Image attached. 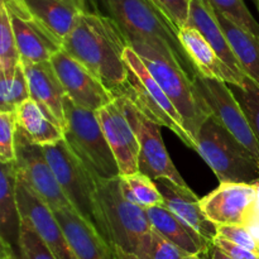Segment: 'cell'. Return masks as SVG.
Returning <instances> with one entry per match:
<instances>
[{
	"label": "cell",
	"mask_w": 259,
	"mask_h": 259,
	"mask_svg": "<svg viewBox=\"0 0 259 259\" xmlns=\"http://www.w3.org/2000/svg\"><path fill=\"white\" fill-rule=\"evenodd\" d=\"M125 37L113 19L99 13H80L62 50L85 66L118 98L125 86L129 68L124 61Z\"/></svg>",
	"instance_id": "obj_1"
},
{
	"label": "cell",
	"mask_w": 259,
	"mask_h": 259,
	"mask_svg": "<svg viewBox=\"0 0 259 259\" xmlns=\"http://www.w3.org/2000/svg\"><path fill=\"white\" fill-rule=\"evenodd\" d=\"M91 9L118 24L129 46L146 43L176 62L190 77L196 70L179 39V32L151 0H90Z\"/></svg>",
	"instance_id": "obj_2"
},
{
	"label": "cell",
	"mask_w": 259,
	"mask_h": 259,
	"mask_svg": "<svg viewBox=\"0 0 259 259\" xmlns=\"http://www.w3.org/2000/svg\"><path fill=\"white\" fill-rule=\"evenodd\" d=\"M95 184L96 229L111 247L134 254L141 240L152 230L147 210L125 199L120 189V176H95Z\"/></svg>",
	"instance_id": "obj_3"
},
{
	"label": "cell",
	"mask_w": 259,
	"mask_h": 259,
	"mask_svg": "<svg viewBox=\"0 0 259 259\" xmlns=\"http://www.w3.org/2000/svg\"><path fill=\"white\" fill-rule=\"evenodd\" d=\"M129 47L133 48L143 61L151 75L180 113L187 133L196 142L200 128L211 114L195 89L194 80L176 62L168 60L149 45L134 43Z\"/></svg>",
	"instance_id": "obj_4"
},
{
	"label": "cell",
	"mask_w": 259,
	"mask_h": 259,
	"mask_svg": "<svg viewBox=\"0 0 259 259\" xmlns=\"http://www.w3.org/2000/svg\"><path fill=\"white\" fill-rule=\"evenodd\" d=\"M196 143V152L220 184L254 185L259 181V166L252 154L212 115L200 128Z\"/></svg>",
	"instance_id": "obj_5"
},
{
	"label": "cell",
	"mask_w": 259,
	"mask_h": 259,
	"mask_svg": "<svg viewBox=\"0 0 259 259\" xmlns=\"http://www.w3.org/2000/svg\"><path fill=\"white\" fill-rule=\"evenodd\" d=\"M65 142L86 168L100 179L120 176L115 156L109 147L96 111L76 106L65 99Z\"/></svg>",
	"instance_id": "obj_6"
},
{
	"label": "cell",
	"mask_w": 259,
	"mask_h": 259,
	"mask_svg": "<svg viewBox=\"0 0 259 259\" xmlns=\"http://www.w3.org/2000/svg\"><path fill=\"white\" fill-rule=\"evenodd\" d=\"M42 148L71 206L96 228L95 176L73 154L65 141Z\"/></svg>",
	"instance_id": "obj_7"
},
{
	"label": "cell",
	"mask_w": 259,
	"mask_h": 259,
	"mask_svg": "<svg viewBox=\"0 0 259 259\" xmlns=\"http://www.w3.org/2000/svg\"><path fill=\"white\" fill-rule=\"evenodd\" d=\"M115 103L126 116L138 138L139 172L151 177L153 181L168 180L180 187H189L167 152L159 131L161 125L147 118L124 96L116 98Z\"/></svg>",
	"instance_id": "obj_8"
},
{
	"label": "cell",
	"mask_w": 259,
	"mask_h": 259,
	"mask_svg": "<svg viewBox=\"0 0 259 259\" xmlns=\"http://www.w3.org/2000/svg\"><path fill=\"white\" fill-rule=\"evenodd\" d=\"M194 85L210 114L249 151L259 166V142L230 86L200 75L194 78Z\"/></svg>",
	"instance_id": "obj_9"
},
{
	"label": "cell",
	"mask_w": 259,
	"mask_h": 259,
	"mask_svg": "<svg viewBox=\"0 0 259 259\" xmlns=\"http://www.w3.org/2000/svg\"><path fill=\"white\" fill-rule=\"evenodd\" d=\"M18 176L55 211L70 207L55 172L51 168L43 148L32 144L17 131L15 136Z\"/></svg>",
	"instance_id": "obj_10"
},
{
	"label": "cell",
	"mask_w": 259,
	"mask_h": 259,
	"mask_svg": "<svg viewBox=\"0 0 259 259\" xmlns=\"http://www.w3.org/2000/svg\"><path fill=\"white\" fill-rule=\"evenodd\" d=\"M66 96L78 108L98 111L115 100L113 94L78 61L61 50L51 58Z\"/></svg>",
	"instance_id": "obj_11"
},
{
	"label": "cell",
	"mask_w": 259,
	"mask_h": 259,
	"mask_svg": "<svg viewBox=\"0 0 259 259\" xmlns=\"http://www.w3.org/2000/svg\"><path fill=\"white\" fill-rule=\"evenodd\" d=\"M17 201L20 219L30 225L57 259H77L52 209L18 176Z\"/></svg>",
	"instance_id": "obj_12"
},
{
	"label": "cell",
	"mask_w": 259,
	"mask_h": 259,
	"mask_svg": "<svg viewBox=\"0 0 259 259\" xmlns=\"http://www.w3.org/2000/svg\"><path fill=\"white\" fill-rule=\"evenodd\" d=\"M257 196L254 185L223 182L200 199L202 211L215 225H244Z\"/></svg>",
	"instance_id": "obj_13"
},
{
	"label": "cell",
	"mask_w": 259,
	"mask_h": 259,
	"mask_svg": "<svg viewBox=\"0 0 259 259\" xmlns=\"http://www.w3.org/2000/svg\"><path fill=\"white\" fill-rule=\"evenodd\" d=\"M96 116L115 156L120 176L139 172L138 138L115 100L96 111Z\"/></svg>",
	"instance_id": "obj_14"
},
{
	"label": "cell",
	"mask_w": 259,
	"mask_h": 259,
	"mask_svg": "<svg viewBox=\"0 0 259 259\" xmlns=\"http://www.w3.org/2000/svg\"><path fill=\"white\" fill-rule=\"evenodd\" d=\"M53 211V210H52ZM77 259H116L113 247L72 206L53 211Z\"/></svg>",
	"instance_id": "obj_15"
},
{
	"label": "cell",
	"mask_w": 259,
	"mask_h": 259,
	"mask_svg": "<svg viewBox=\"0 0 259 259\" xmlns=\"http://www.w3.org/2000/svg\"><path fill=\"white\" fill-rule=\"evenodd\" d=\"M24 66L30 99L43 109L48 118L65 131L66 93L51 61Z\"/></svg>",
	"instance_id": "obj_16"
},
{
	"label": "cell",
	"mask_w": 259,
	"mask_h": 259,
	"mask_svg": "<svg viewBox=\"0 0 259 259\" xmlns=\"http://www.w3.org/2000/svg\"><path fill=\"white\" fill-rule=\"evenodd\" d=\"M179 39L189 55L197 75L222 81L228 85L244 88L247 77H240L232 68L228 67L196 28L186 25L180 29Z\"/></svg>",
	"instance_id": "obj_17"
},
{
	"label": "cell",
	"mask_w": 259,
	"mask_h": 259,
	"mask_svg": "<svg viewBox=\"0 0 259 259\" xmlns=\"http://www.w3.org/2000/svg\"><path fill=\"white\" fill-rule=\"evenodd\" d=\"M157 187L163 196V205L185 224L212 243L218 235V225L210 222L202 211L200 199L190 187H180L168 180H157Z\"/></svg>",
	"instance_id": "obj_18"
},
{
	"label": "cell",
	"mask_w": 259,
	"mask_h": 259,
	"mask_svg": "<svg viewBox=\"0 0 259 259\" xmlns=\"http://www.w3.org/2000/svg\"><path fill=\"white\" fill-rule=\"evenodd\" d=\"M124 61H125L126 66H128L129 70L133 71L137 75V77L141 80V82L143 83V86L146 88L147 94L149 95V98L152 99L153 104L156 105L157 110L161 114L162 119H163V124L166 128H168L169 131L174 132L187 147L190 148H194L196 151L197 144L194 139L191 138L189 133H187L186 128H185L184 120H182L181 115L177 111V109L175 108L174 104L169 101V99L167 98V95L164 94V91L162 90L161 86L158 85L156 80H154L153 76L151 75V72L148 71V68L146 67V65L143 63V61L141 60L138 55H137L136 51L132 47H126L125 52H124Z\"/></svg>",
	"instance_id": "obj_19"
},
{
	"label": "cell",
	"mask_w": 259,
	"mask_h": 259,
	"mask_svg": "<svg viewBox=\"0 0 259 259\" xmlns=\"http://www.w3.org/2000/svg\"><path fill=\"white\" fill-rule=\"evenodd\" d=\"M10 18L23 65L47 62L62 50V43L33 17L23 19L10 15Z\"/></svg>",
	"instance_id": "obj_20"
},
{
	"label": "cell",
	"mask_w": 259,
	"mask_h": 259,
	"mask_svg": "<svg viewBox=\"0 0 259 259\" xmlns=\"http://www.w3.org/2000/svg\"><path fill=\"white\" fill-rule=\"evenodd\" d=\"M187 25L194 27L204 35L205 39L210 43L220 60L232 68L238 76L245 78V73L243 72L232 46L228 42V38L218 20L217 14L211 5L206 0H191L190 4V15Z\"/></svg>",
	"instance_id": "obj_21"
},
{
	"label": "cell",
	"mask_w": 259,
	"mask_h": 259,
	"mask_svg": "<svg viewBox=\"0 0 259 259\" xmlns=\"http://www.w3.org/2000/svg\"><path fill=\"white\" fill-rule=\"evenodd\" d=\"M147 215L152 228L186 254L200 255L201 253L210 252L212 243L185 224L164 205L151 207L147 210Z\"/></svg>",
	"instance_id": "obj_22"
},
{
	"label": "cell",
	"mask_w": 259,
	"mask_h": 259,
	"mask_svg": "<svg viewBox=\"0 0 259 259\" xmlns=\"http://www.w3.org/2000/svg\"><path fill=\"white\" fill-rule=\"evenodd\" d=\"M14 113L17 131L32 144L47 147L65 141L62 128L51 120L33 99H28L20 104Z\"/></svg>",
	"instance_id": "obj_23"
},
{
	"label": "cell",
	"mask_w": 259,
	"mask_h": 259,
	"mask_svg": "<svg viewBox=\"0 0 259 259\" xmlns=\"http://www.w3.org/2000/svg\"><path fill=\"white\" fill-rule=\"evenodd\" d=\"M17 163L2 164L0 175V224L2 239L17 247L20 233V215L17 201Z\"/></svg>",
	"instance_id": "obj_24"
},
{
	"label": "cell",
	"mask_w": 259,
	"mask_h": 259,
	"mask_svg": "<svg viewBox=\"0 0 259 259\" xmlns=\"http://www.w3.org/2000/svg\"><path fill=\"white\" fill-rule=\"evenodd\" d=\"M32 17L61 43L75 27L78 12L63 0H24Z\"/></svg>",
	"instance_id": "obj_25"
},
{
	"label": "cell",
	"mask_w": 259,
	"mask_h": 259,
	"mask_svg": "<svg viewBox=\"0 0 259 259\" xmlns=\"http://www.w3.org/2000/svg\"><path fill=\"white\" fill-rule=\"evenodd\" d=\"M215 14L243 72L259 86V37L243 29L225 15L217 12Z\"/></svg>",
	"instance_id": "obj_26"
},
{
	"label": "cell",
	"mask_w": 259,
	"mask_h": 259,
	"mask_svg": "<svg viewBox=\"0 0 259 259\" xmlns=\"http://www.w3.org/2000/svg\"><path fill=\"white\" fill-rule=\"evenodd\" d=\"M120 189L128 201L144 210L163 205V196L156 182L142 172L120 176Z\"/></svg>",
	"instance_id": "obj_27"
},
{
	"label": "cell",
	"mask_w": 259,
	"mask_h": 259,
	"mask_svg": "<svg viewBox=\"0 0 259 259\" xmlns=\"http://www.w3.org/2000/svg\"><path fill=\"white\" fill-rule=\"evenodd\" d=\"M20 62L12 18L4 3L0 2V75L13 76Z\"/></svg>",
	"instance_id": "obj_28"
},
{
	"label": "cell",
	"mask_w": 259,
	"mask_h": 259,
	"mask_svg": "<svg viewBox=\"0 0 259 259\" xmlns=\"http://www.w3.org/2000/svg\"><path fill=\"white\" fill-rule=\"evenodd\" d=\"M30 99L24 66L20 62L10 77L0 75V111H15L20 104Z\"/></svg>",
	"instance_id": "obj_29"
},
{
	"label": "cell",
	"mask_w": 259,
	"mask_h": 259,
	"mask_svg": "<svg viewBox=\"0 0 259 259\" xmlns=\"http://www.w3.org/2000/svg\"><path fill=\"white\" fill-rule=\"evenodd\" d=\"M134 254L141 259H182L186 253L152 228L141 240Z\"/></svg>",
	"instance_id": "obj_30"
},
{
	"label": "cell",
	"mask_w": 259,
	"mask_h": 259,
	"mask_svg": "<svg viewBox=\"0 0 259 259\" xmlns=\"http://www.w3.org/2000/svg\"><path fill=\"white\" fill-rule=\"evenodd\" d=\"M14 250L17 259H57L34 229L22 219L19 239Z\"/></svg>",
	"instance_id": "obj_31"
},
{
	"label": "cell",
	"mask_w": 259,
	"mask_h": 259,
	"mask_svg": "<svg viewBox=\"0 0 259 259\" xmlns=\"http://www.w3.org/2000/svg\"><path fill=\"white\" fill-rule=\"evenodd\" d=\"M217 13L225 15L243 29L259 37V23L245 5L244 0H206Z\"/></svg>",
	"instance_id": "obj_32"
},
{
	"label": "cell",
	"mask_w": 259,
	"mask_h": 259,
	"mask_svg": "<svg viewBox=\"0 0 259 259\" xmlns=\"http://www.w3.org/2000/svg\"><path fill=\"white\" fill-rule=\"evenodd\" d=\"M238 103L247 115L253 132L259 142V86L249 77L245 80L244 88L229 85Z\"/></svg>",
	"instance_id": "obj_33"
},
{
	"label": "cell",
	"mask_w": 259,
	"mask_h": 259,
	"mask_svg": "<svg viewBox=\"0 0 259 259\" xmlns=\"http://www.w3.org/2000/svg\"><path fill=\"white\" fill-rule=\"evenodd\" d=\"M17 120L14 111H0V162L2 164L17 162L15 149Z\"/></svg>",
	"instance_id": "obj_34"
},
{
	"label": "cell",
	"mask_w": 259,
	"mask_h": 259,
	"mask_svg": "<svg viewBox=\"0 0 259 259\" xmlns=\"http://www.w3.org/2000/svg\"><path fill=\"white\" fill-rule=\"evenodd\" d=\"M154 7L179 32L189 23L191 0H151Z\"/></svg>",
	"instance_id": "obj_35"
},
{
	"label": "cell",
	"mask_w": 259,
	"mask_h": 259,
	"mask_svg": "<svg viewBox=\"0 0 259 259\" xmlns=\"http://www.w3.org/2000/svg\"><path fill=\"white\" fill-rule=\"evenodd\" d=\"M217 237L224 238L245 249L259 253V242L244 225H218Z\"/></svg>",
	"instance_id": "obj_36"
},
{
	"label": "cell",
	"mask_w": 259,
	"mask_h": 259,
	"mask_svg": "<svg viewBox=\"0 0 259 259\" xmlns=\"http://www.w3.org/2000/svg\"><path fill=\"white\" fill-rule=\"evenodd\" d=\"M212 244L222 248L233 259H259V253L245 249V248L234 244L233 242H229V240L224 239V238L215 237L214 240H212Z\"/></svg>",
	"instance_id": "obj_37"
},
{
	"label": "cell",
	"mask_w": 259,
	"mask_h": 259,
	"mask_svg": "<svg viewBox=\"0 0 259 259\" xmlns=\"http://www.w3.org/2000/svg\"><path fill=\"white\" fill-rule=\"evenodd\" d=\"M254 186L255 190H257V196H255V201L253 204L252 210H250L249 217H248L244 227L249 230L250 234L259 242V181L255 182Z\"/></svg>",
	"instance_id": "obj_38"
},
{
	"label": "cell",
	"mask_w": 259,
	"mask_h": 259,
	"mask_svg": "<svg viewBox=\"0 0 259 259\" xmlns=\"http://www.w3.org/2000/svg\"><path fill=\"white\" fill-rule=\"evenodd\" d=\"M2 242V249H0V259H17L15 258V250L12 244H9L5 240H0Z\"/></svg>",
	"instance_id": "obj_39"
},
{
	"label": "cell",
	"mask_w": 259,
	"mask_h": 259,
	"mask_svg": "<svg viewBox=\"0 0 259 259\" xmlns=\"http://www.w3.org/2000/svg\"><path fill=\"white\" fill-rule=\"evenodd\" d=\"M63 2L68 3L70 5L75 7L76 9L81 13L93 12V9H91L90 0H63Z\"/></svg>",
	"instance_id": "obj_40"
},
{
	"label": "cell",
	"mask_w": 259,
	"mask_h": 259,
	"mask_svg": "<svg viewBox=\"0 0 259 259\" xmlns=\"http://www.w3.org/2000/svg\"><path fill=\"white\" fill-rule=\"evenodd\" d=\"M210 259H233V258L230 257L229 254H227L222 248L212 244L211 248H210Z\"/></svg>",
	"instance_id": "obj_41"
},
{
	"label": "cell",
	"mask_w": 259,
	"mask_h": 259,
	"mask_svg": "<svg viewBox=\"0 0 259 259\" xmlns=\"http://www.w3.org/2000/svg\"><path fill=\"white\" fill-rule=\"evenodd\" d=\"M113 250L116 259H141L139 257H137L136 254H133V253L125 252V250H123L119 247H113Z\"/></svg>",
	"instance_id": "obj_42"
},
{
	"label": "cell",
	"mask_w": 259,
	"mask_h": 259,
	"mask_svg": "<svg viewBox=\"0 0 259 259\" xmlns=\"http://www.w3.org/2000/svg\"><path fill=\"white\" fill-rule=\"evenodd\" d=\"M182 259H201V258H200L199 255H194V254H186V255H185V257L182 258Z\"/></svg>",
	"instance_id": "obj_43"
},
{
	"label": "cell",
	"mask_w": 259,
	"mask_h": 259,
	"mask_svg": "<svg viewBox=\"0 0 259 259\" xmlns=\"http://www.w3.org/2000/svg\"><path fill=\"white\" fill-rule=\"evenodd\" d=\"M257 7H258V9H259V2L257 3Z\"/></svg>",
	"instance_id": "obj_44"
},
{
	"label": "cell",
	"mask_w": 259,
	"mask_h": 259,
	"mask_svg": "<svg viewBox=\"0 0 259 259\" xmlns=\"http://www.w3.org/2000/svg\"><path fill=\"white\" fill-rule=\"evenodd\" d=\"M255 2H257V3H258V2H259V0H255Z\"/></svg>",
	"instance_id": "obj_45"
}]
</instances>
